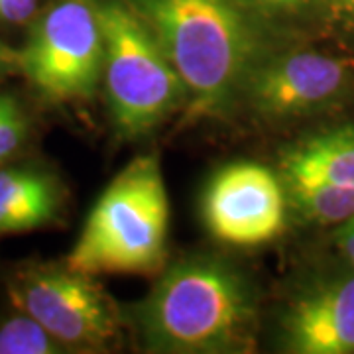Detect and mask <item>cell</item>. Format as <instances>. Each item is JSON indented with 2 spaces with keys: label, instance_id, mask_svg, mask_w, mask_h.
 I'll list each match as a JSON object with an SVG mask.
<instances>
[{
  "label": "cell",
  "instance_id": "obj_6",
  "mask_svg": "<svg viewBox=\"0 0 354 354\" xmlns=\"http://www.w3.org/2000/svg\"><path fill=\"white\" fill-rule=\"evenodd\" d=\"M12 305L34 317L67 351H106L120 333V313L111 295L65 264L32 266L8 283Z\"/></svg>",
  "mask_w": 354,
  "mask_h": 354
},
{
  "label": "cell",
  "instance_id": "obj_11",
  "mask_svg": "<svg viewBox=\"0 0 354 354\" xmlns=\"http://www.w3.org/2000/svg\"><path fill=\"white\" fill-rule=\"evenodd\" d=\"M288 181H323L354 187V127L301 140L283 156Z\"/></svg>",
  "mask_w": 354,
  "mask_h": 354
},
{
  "label": "cell",
  "instance_id": "obj_12",
  "mask_svg": "<svg viewBox=\"0 0 354 354\" xmlns=\"http://www.w3.org/2000/svg\"><path fill=\"white\" fill-rule=\"evenodd\" d=\"M288 203L319 225H342L354 216V187L323 181H288Z\"/></svg>",
  "mask_w": 354,
  "mask_h": 354
},
{
  "label": "cell",
  "instance_id": "obj_13",
  "mask_svg": "<svg viewBox=\"0 0 354 354\" xmlns=\"http://www.w3.org/2000/svg\"><path fill=\"white\" fill-rule=\"evenodd\" d=\"M67 353L44 325L34 317L18 311L0 325V354H59Z\"/></svg>",
  "mask_w": 354,
  "mask_h": 354
},
{
  "label": "cell",
  "instance_id": "obj_7",
  "mask_svg": "<svg viewBox=\"0 0 354 354\" xmlns=\"http://www.w3.org/2000/svg\"><path fill=\"white\" fill-rule=\"evenodd\" d=\"M288 197L272 169L241 162L216 171L203 195V221L216 241L256 246L286 225Z\"/></svg>",
  "mask_w": 354,
  "mask_h": 354
},
{
  "label": "cell",
  "instance_id": "obj_16",
  "mask_svg": "<svg viewBox=\"0 0 354 354\" xmlns=\"http://www.w3.org/2000/svg\"><path fill=\"white\" fill-rule=\"evenodd\" d=\"M39 0H0V22L26 24L38 14Z\"/></svg>",
  "mask_w": 354,
  "mask_h": 354
},
{
  "label": "cell",
  "instance_id": "obj_10",
  "mask_svg": "<svg viewBox=\"0 0 354 354\" xmlns=\"http://www.w3.org/2000/svg\"><path fill=\"white\" fill-rule=\"evenodd\" d=\"M62 207V185L51 174L30 165L0 169V234L48 227Z\"/></svg>",
  "mask_w": 354,
  "mask_h": 354
},
{
  "label": "cell",
  "instance_id": "obj_15",
  "mask_svg": "<svg viewBox=\"0 0 354 354\" xmlns=\"http://www.w3.org/2000/svg\"><path fill=\"white\" fill-rule=\"evenodd\" d=\"M252 14L264 18H281V16H297L313 8L319 0H241Z\"/></svg>",
  "mask_w": 354,
  "mask_h": 354
},
{
  "label": "cell",
  "instance_id": "obj_8",
  "mask_svg": "<svg viewBox=\"0 0 354 354\" xmlns=\"http://www.w3.org/2000/svg\"><path fill=\"white\" fill-rule=\"evenodd\" d=\"M348 81L346 62L315 51H295L262 57L241 95L262 118L281 120L315 113L335 101Z\"/></svg>",
  "mask_w": 354,
  "mask_h": 354
},
{
  "label": "cell",
  "instance_id": "obj_2",
  "mask_svg": "<svg viewBox=\"0 0 354 354\" xmlns=\"http://www.w3.org/2000/svg\"><path fill=\"white\" fill-rule=\"evenodd\" d=\"M152 30L187 88L193 118L225 111L264 57L241 0H124Z\"/></svg>",
  "mask_w": 354,
  "mask_h": 354
},
{
  "label": "cell",
  "instance_id": "obj_18",
  "mask_svg": "<svg viewBox=\"0 0 354 354\" xmlns=\"http://www.w3.org/2000/svg\"><path fill=\"white\" fill-rule=\"evenodd\" d=\"M12 69L18 71V51L0 41V73L12 71Z\"/></svg>",
  "mask_w": 354,
  "mask_h": 354
},
{
  "label": "cell",
  "instance_id": "obj_5",
  "mask_svg": "<svg viewBox=\"0 0 354 354\" xmlns=\"http://www.w3.org/2000/svg\"><path fill=\"white\" fill-rule=\"evenodd\" d=\"M18 71L50 102L91 99L104 69L99 0H53L32 20Z\"/></svg>",
  "mask_w": 354,
  "mask_h": 354
},
{
  "label": "cell",
  "instance_id": "obj_3",
  "mask_svg": "<svg viewBox=\"0 0 354 354\" xmlns=\"http://www.w3.org/2000/svg\"><path fill=\"white\" fill-rule=\"evenodd\" d=\"M167 228L160 160L140 156L102 191L65 264L88 276L156 274L165 264Z\"/></svg>",
  "mask_w": 354,
  "mask_h": 354
},
{
  "label": "cell",
  "instance_id": "obj_1",
  "mask_svg": "<svg viewBox=\"0 0 354 354\" xmlns=\"http://www.w3.org/2000/svg\"><path fill=\"white\" fill-rule=\"evenodd\" d=\"M134 317L152 353H248L256 341L258 304L236 266L193 256L165 270Z\"/></svg>",
  "mask_w": 354,
  "mask_h": 354
},
{
  "label": "cell",
  "instance_id": "obj_14",
  "mask_svg": "<svg viewBox=\"0 0 354 354\" xmlns=\"http://www.w3.org/2000/svg\"><path fill=\"white\" fill-rule=\"evenodd\" d=\"M30 122L24 106L10 93H0V164L22 150Z\"/></svg>",
  "mask_w": 354,
  "mask_h": 354
},
{
  "label": "cell",
  "instance_id": "obj_17",
  "mask_svg": "<svg viewBox=\"0 0 354 354\" xmlns=\"http://www.w3.org/2000/svg\"><path fill=\"white\" fill-rule=\"evenodd\" d=\"M337 244L341 252L346 256V260L354 266V216L342 223L341 228L337 230Z\"/></svg>",
  "mask_w": 354,
  "mask_h": 354
},
{
  "label": "cell",
  "instance_id": "obj_4",
  "mask_svg": "<svg viewBox=\"0 0 354 354\" xmlns=\"http://www.w3.org/2000/svg\"><path fill=\"white\" fill-rule=\"evenodd\" d=\"M102 81L116 130L144 136L187 104V88L152 30L127 2H101Z\"/></svg>",
  "mask_w": 354,
  "mask_h": 354
},
{
  "label": "cell",
  "instance_id": "obj_19",
  "mask_svg": "<svg viewBox=\"0 0 354 354\" xmlns=\"http://www.w3.org/2000/svg\"><path fill=\"white\" fill-rule=\"evenodd\" d=\"M335 4H337L339 8H342L344 12L353 14L354 16V0H335Z\"/></svg>",
  "mask_w": 354,
  "mask_h": 354
},
{
  "label": "cell",
  "instance_id": "obj_9",
  "mask_svg": "<svg viewBox=\"0 0 354 354\" xmlns=\"http://www.w3.org/2000/svg\"><path fill=\"white\" fill-rule=\"evenodd\" d=\"M288 353H354V276L305 291L281 317Z\"/></svg>",
  "mask_w": 354,
  "mask_h": 354
}]
</instances>
